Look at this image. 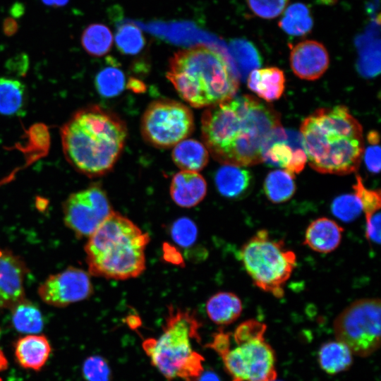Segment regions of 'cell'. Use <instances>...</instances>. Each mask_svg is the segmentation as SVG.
Returning a JSON list of instances; mask_svg holds the SVG:
<instances>
[{"label": "cell", "mask_w": 381, "mask_h": 381, "mask_svg": "<svg viewBox=\"0 0 381 381\" xmlns=\"http://www.w3.org/2000/svg\"><path fill=\"white\" fill-rule=\"evenodd\" d=\"M272 381H279V380H272Z\"/></svg>", "instance_id": "cell-44"}, {"label": "cell", "mask_w": 381, "mask_h": 381, "mask_svg": "<svg viewBox=\"0 0 381 381\" xmlns=\"http://www.w3.org/2000/svg\"><path fill=\"white\" fill-rule=\"evenodd\" d=\"M43 3L47 5H54V0H42Z\"/></svg>", "instance_id": "cell-43"}, {"label": "cell", "mask_w": 381, "mask_h": 381, "mask_svg": "<svg viewBox=\"0 0 381 381\" xmlns=\"http://www.w3.org/2000/svg\"><path fill=\"white\" fill-rule=\"evenodd\" d=\"M206 312L209 318L216 325H228L241 315L242 303L234 293L218 292L207 301Z\"/></svg>", "instance_id": "cell-21"}, {"label": "cell", "mask_w": 381, "mask_h": 381, "mask_svg": "<svg viewBox=\"0 0 381 381\" xmlns=\"http://www.w3.org/2000/svg\"><path fill=\"white\" fill-rule=\"evenodd\" d=\"M379 135L375 131H371L367 135L368 145L364 153V161L368 171L377 174L380 169V147Z\"/></svg>", "instance_id": "cell-37"}, {"label": "cell", "mask_w": 381, "mask_h": 381, "mask_svg": "<svg viewBox=\"0 0 381 381\" xmlns=\"http://www.w3.org/2000/svg\"><path fill=\"white\" fill-rule=\"evenodd\" d=\"M24 12V8L21 4H14L11 8V14L14 17H19Z\"/></svg>", "instance_id": "cell-40"}, {"label": "cell", "mask_w": 381, "mask_h": 381, "mask_svg": "<svg viewBox=\"0 0 381 381\" xmlns=\"http://www.w3.org/2000/svg\"><path fill=\"white\" fill-rule=\"evenodd\" d=\"M231 50L238 68V75L242 79L247 78L252 71L260 68L262 57L252 42L237 40L231 44Z\"/></svg>", "instance_id": "cell-29"}, {"label": "cell", "mask_w": 381, "mask_h": 381, "mask_svg": "<svg viewBox=\"0 0 381 381\" xmlns=\"http://www.w3.org/2000/svg\"><path fill=\"white\" fill-rule=\"evenodd\" d=\"M95 85L100 95L107 98L113 97L123 90L125 76L116 67H106L96 75Z\"/></svg>", "instance_id": "cell-31"}, {"label": "cell", "mask_w": 381, "mask_h": 381, "mask_svg": "<svg viewBox=\"0 0 381 381\" xmlns=\"http://www.w3.org/2000/svg\"><path fill=\"white\" fill-rule=\"evenodd\" d=\"M280 126V116L271 105L247 95L208 107L201 119L208 152L223 165L238 167L262 162L265 143Z\"/></svg>", "instance_id": "cell-1"}, {"label": "cell", "mask_w": 381, "mask_h": 381, "mask_svg": "<svg viewBox=\"0 0 381 381\" xmlns=\"http://www.w3.org/2000/svg\"><path fill=\"white\" fill-rule=\"evenodd\" d=\"M68 0H54V5L56 6H61L65 5Z\"/></svg>", "instance_id": "cell-42"}, {"label": "cell", "mask_w": 381, "mask_h": 381, "mask_svg": "<svg viewBox=\"0 0 381 381\" xmlns=\"http://www.w3.org/2000/svg\"><path fill=\"white\" fill-rule=\"evenodd\" d=\"M18 30V23L13 18H7L3 23V30L7 35H13Z\"/></svg>", "instance_id": "cell-38"}, {"label": "cell", "mask_w": 381, "mask_h": 381, "mask_svg": "<svg viewBox=\"0 0 381 381\" xmlns=\"http://www.w3.org/2000/svg\"><path fill=\"white\" fill-rule=\"evenodd\" d=\"M294 175L284 169L270 172L263 184L267 199L274 203L284 202L292 198L296 192Z\"/></svg>", "instance_id": "cell-25"}, {"label": "cell", "mask_w": 381, "mask_h": 381, "mask_svg": "<svg viewBox=\"0 0 381 381\" xmlns=\"http://www.w3.org/2000/svg\"><path fill=\"white\" fill-rule=\"evenodd\" d=\"M8 365V360L3 351L0 349V373L7 369Z\"/></svg>", "instance_id": "cell-41"}, {"label": "cell", "mask_w": 381, "mask_h": 381, "mask_svg": "<svg viewBox=\"0 0 381 381\" xmlns=\"http://www.w3.org/2000/svg\"><path fill=\"white\" fill-rule=\"evenodd\" d=\"M250 172L242 167L224 164L215 174V184L219 193L231 199L244 196L252 183Z\"/></svg>", "instance_id": "cell-20"}, {"label": "cell", "mask_w": 381, "mask_h": 381, "mask_svg": "<svg viewBox=\"0 0 381 381\" xmlns=\"http://www.w3.org/2000/svg\"><path fill=\"white\" fill-rule=\"evenodd\" d=\"M289 0H246L250 10L264 19L275 18L286 8Z\"/></svg>", "instance_id": "cell-35"}, {"label": "cell", "mask_w": 381, "mask_h": 381, "mask_svg": "<svg viewBox=\"0 0 381 381\" xmlns=\"http://www.w3.org/2000/svg\"><path fill=\"white\" fill-rule=\"evenodd\" d=\"M112 212L99 184L71 194L63 205L64 223L79 237H89Z\"/></svg>", "instance_id": "cell-11"}, {"label": "cell", "mask_w": 381, "mask_h": 381, "mask_svg": "<svg viewBox=\"0 0 381 381\" xmlns=\"http://www.w3.org/2000/svg\"><path fill=\"white\" fill-rule=\"evenodd\" d=\"M82 373L86 381H111L108 361L99 355L87 357L83 363Z\"/></svg>", "instance_id": "cell-34"}, {"label": "cell", "mask_w": 381, "mask_h": 381, "mask_svg": "<svg viewBox=\"0 0 381 381\" xmlns=\"http://www.w3.org/2000/svg\"><path fill=\"white\" fill-rule=\"evenodd\" d=\"M27 267L21 258L0 248V308H11L25 298Z\"/></svg>", "instance_id": "cell-14"}, {"label": "cell", "mask_w": 381, "mask_h": 381, "mask_svg": "<svg viewBox=\"0 0 381 381\" xmlns=\"http://www.w3.org/2000/svg\"><path fill=\"white\" fill-rule=\"evenodd\" d=\"M141 133L150 145L169 148L188 138L193 131L191 110L181 102L159 99L145 109L141 119Z\"/></svg>", "instance_id": "cell-10"}, {"label": "cell", "mask_w": 381, "mask_h": 381, "mask_svg": "<svg viewBox=\"0 0 381 381\" xmlns=\"http://www.w3.org/2000/svg\"><path fill=\"white\" fill-rule=\"evenodd\" d=\"M119 50L125 54H136L145 46V40L140 29L135 25L126 23L119 26L115 35Z\"/></svg>", "instance_id": "cell-30"}, {"label": "cell", "mask_w": 381, "mask_h": 381, "mask_svg": "<svg viewBox=\"0 0 381 381\" xmlns=\"http://www.w3.org/2000/svg\"><path fill=\"white\" fill-rule=\"evenodd\" d=\"M51 352L50 342L43 334H27L18 338L14 344L17 363L28 370H41L47 362Z\"/></svg>", "instance_id": "cell-16"}, {"label": "cell", "mask_w": 381, "mask_h": 381, "mask_svg": "<svg viewBox=\"0 0 381 381\" xmlns=\"http://www.w3.org/2000/svg\"><path fill=\"white\" fill-rule=\"evenodd\" d=\"M67 162L90 177L110 171L119 159L127 138V127L114 113L98 105L75 111L60 130Z\"/></svg>", "instance_id": "cell-2"}, {"label": "cell", "mask_w": 381, "mask_h": 381, "mask_svg": "<svg viewBox=\"0 0 381 381\" xmlns=\"http://www.w3.org/2000/svg\"><path fill=\"white\" fill-rule=\"evenodd\" d=\"M332 214L345 222L355 220L361 213L362 207L355 193H349L337 197L331 205Z\"/></svg>", "instance_id": "cell-33"}, {"label": "cell", "mask_w": 381, "mask_h": 381, "mask_svg": "<svg viewBox=\"0 0 381 381\" xmlns=\"http://www.w3.org/2000/svg\"><path fill=\"white\" fill-rule=\"evenodd\" d=\"M175 164L182 171H199L208 163L209 152L205 145L193 139H185L172 151Z\"/></svg>", "instance_id": "cell-22"}, {"label": "cell", "mask_w": 381, "mask_h": 381, "mask_svg": "<svg viewBox=\"0 0 381 381\" xmlns=\"http://www.w3.org/2000/svg\"><path fill=\"white\" fill-rule=\"evenodd\" d=\"M113 43V35L109 28L101 23H93L87 26L81 37L83 49L95 56L107 54Z\"/></svg>", "instance_id": "cell-28"}, {"label": "cell", "mask_w": 381, "mask_h": 381, "mask_svg": "<svg viewBox=\"0 0 381 381\" xmlns=\"http://www.w3.org/2000/svg\"><path fill=\"white\" fill-rule=\"evenodd\" d=\"M329 57L325 47L315 40H305L294 46L290 52L293 72L300 78L314 80L327 69Z\"/></svg>", "instance_id": "cell-15"}, {"label": "cell", "mask_w": 381, "mask_h": 381, "mask_svg": "<svg viewBox=\"0 0 381 381\" xmlns=\"http://www.w3.org/2000/svg\"><path fill=\"white\" fill-rule=\"evenodd\" d=\"M343 232L344 229L334 220L318 218L306 229L303 244L314 251L328 253L339 246Z\"/></svg>", "instance_id": "cell-18"}, {"label": "cell", "mask_w": 381, "mask_h": 381, "mask_svg": "<svg viewBox=\"0 0 381 381\" xmlns=\"http://www.w3.org/2000/svg\"><path fill=\"white\" fill-rule=\"evenodd\" d=\"M313 25V18L308 6L301 3L293 4L286 7L279 22V26L286 33L292 36L308 34Z\"/></svg>", "instance_id": "cell-27"}, {"label": "cell", "mask_w": 381, "mask_h": 381, "mask_svg": "<svg viewBox=\"0 0 381 381\" xmlns=\"http://www.w3.org/2000/svg\"><path fill=\"white\" fill-rule=\"evenodd\" d=\"M200 327L194 313L171 306L162 334L143 341L152 365L167 381H198L202 373L204 358L192 346L193 339L200 341Z\"/></svg>", "instance_id": "cell-6"}, {"label": "cell", "mask_w": 381, "mask_h": 381, "mask_svg": "<svg viewBox=\"0 0 381 381\" xmlns=\"http://www.w3.org/2000/svg\"><path fill=\"white\" fill-rule=\"evenodd\" d=\"M171 234L173 240L179 246L187 247L196 240L198 231L194 222L183 217L177 219L172 225Z\"/></svg>", "instance_id": "cell-36"}, {"label": "cell", "mask_w": 381, "mask_h": 381, "mask_svg": "<svg viewBox=\"0 0 381 381\" xmlns=\"http://www.w3.org/2000/svg\"><path fill=\"white\" fill-rule=\"evenodd\" d=\"M149 241L147 233L113 211L85 244L90 273L118 280L138 277L145 269V250Z\"/></svg>", "instance_id": "cell-5"}, {"label": "cell", "mask_w": 381, "mask_h": 381, "mask_svg": "<svg viewBox=\"0 0 381 381\" xmlns=\"http://www.w3.org/2000/svg\"><path fill=\"white\" fill-rule=\"evenodd\" d=\"M93 292L89 274L85 270L69 267L48 277L38 287L40 298L47 304L65 307L83 301Z\"/></svg>", "instance_id": "cell-12"}, {"label": "cell", "mask_w": 381, "mask_h": 381, "mask_svg": "<svg viewBox=\"0 0 381 381\" xmlns=\"http://www.w3.org/2000/svg\"><path fill=\"white\" fill-rule=\"evenodd\" d=\"M247 81L248 88L266 102L279 99L285 89L284 74L276 67L253 70Z\"/></svg>", "instance_id": "cell-19"}, {"label": "cell", "mask_w": 381, "mask_h": 381, "mask_svg": "<svg viewBox=\"0 0 381 381\" xmlns=\"http://www.w3.org/2000/svg\"><path fill=\"white\" fill-rule=\"evenodd\" d=\"M12 323L19 332L39 334L44 327L41 311L33 303L24 298L11 308Z\"/></svg>", "instance_id": "cell-24"}, {"label": "cell", "mask_w": 381, "mask_h": 381, "mask_svg": "<svg viewBox=\"0 0 381 381\" xmlns=\"http://www.w3.org/2000/svg\"><path fill=\"white\" fill-rule=\"evenodd\" d=\"M380 298L358 299L340 313L333 323L336 340L345 344L353 355L367 357L380 346Z\"/></svg>", "instance_id": "cell-9"}, {"label": "cell", "mask_w": 381, "mask_h": 381, "mask_svg": "<svg viewBox=\"0 0 381 381\" xmlns=\"http://www.w3.org/2000/svg\"><path fill=\"white\" fill-rule=\"evenodd\" d=\"M354 193L360 200L362 211L365 215V221L380 215L381 198L380 190L367 188L363 183L359 175L356 176V182L353 186Z\"/></svg>", "instance_id": "cell-32"}, {"label": "cell", "mask_w": 381, "mask_h": 381, "mask_svg": "<svg viewBox=\"0 0 381 381\" xmlns=\"http://www.w3.org/2000/svg\"><path fill=\"white\" fill-rule=\"evenodd\" d=\"M266 325L255 320L242 322L230 333L214 334L207 346L222 358L231 381H272L277 378L275 355L265 341Z\"/></svg>", "instance_id": "cell-7"}, {"label": "cell", "mask_w": 381, "mask_h": 381, "mask_svg": "<svg viewBox=\"0 0 381 381\" xmlns=\"http://www.w3.org/2000/svg\"><path fill=\"white\" fill-rule=\"evenodd\" d=\"M207 183L202 175L195 171H181L172 178L170 195L173 201L182 207H192L205 197Z\"/></svg>", "instance_id": "cell-17"}, {"label": "cell", "mask_w": 381, "mask_h": 381, "mask_svg": "<svg viewBox=\"0 0 381 381\" xmlns=\"http://www.w3.org/2000/svg\"><path fill=\"white\" fill-rule=\"evenodd\" d=\"M167 78L180 97L195 108L227 101L238 88L237 70L229 57L203 44L176 52L169 60Z\"/></svg>", "instance_id": "cell-4"}, {"label": "cell", "mask_w": 381, "mask_h": 381, "mask_svg": "<svg viewBox=\"0 0 381 381\" xmlns=\"http://www.w3.org/2000/svg\"><path fill=\"white\" fill-rule=\"evenodd\" d=\"M321 368L328 374L347 370L353 361V353L343 343L336 340L323 344L318 352Z\"/></svg>", "instance_id": "cell-23"}, {"label": "cell", "mask_w": 381, "mask_h": 381, "mask_svg": "<svg viewBox=\"0 0 381 381\" xmlns=\"http://www.w3.org/2000/svg\"><path fill=\"white\" fill-rule=\"evenodd\" d=\"M25 103V87L20 80L0 78V114H18Z\"/></svg>", "instance_id": "cell-26"}, {"label": "cell", "mask_w": 381, "mask_h": 381, "mask_svg": "<svg viewBox=\"0 0 381 381\" xmlns=\"http://www.w3.org/2000/svg\"><path fill=\"white\" fill-rule=\"evenodd\" d=\"M309 165L322 174L346 175L359 167L364 150L362 126L343 105L321 108L300 128Z\"/></svg>", "instance_id": "cell-3"}, {"label": "cell", "mask_w": 381, "mask_h": 381, "mask_svg": "<svg viewBox=\"0 0 381 381\" xmlns=\"http://www.w3.org/2000/svg\"><path fill=\"white\" fill-rule=\"evenodd\" d=\"M262 162L294 175L301 172L307 162L301 133L282 126L275 128L265 143Z\"/></svg>", "instance_id": "cell-13"}, {"label": "cell", "mask_w": 381, "mask_h": 381, "mask_svg": "<svg viewBox=\"0 0 381 381\" xmlns=\"http://www.w3.org/2000/svg\"><path fill=\"white\" fill-rule=\"evenodd\" d=\"M240 260L254 284L277 298L284 294V285L296 265L294 252L282 240L259 230L239 251Z\"/></svg>", "instance_id": "cell-8"}, {"label": "cell", "mask_w": 381, "mask_h": 381, "mask_svg": "<svg viewBox=\"0 0 381 381\" xmlns=\"http://www.w3.org/2000/svg\"><path fill=\"white\" fill-rule=\"evenodd\" d=\"M198 381H221L218 375L212 371L202 372Z\"/></svg>", "instance_id": "cell-39"}]
</instances>
